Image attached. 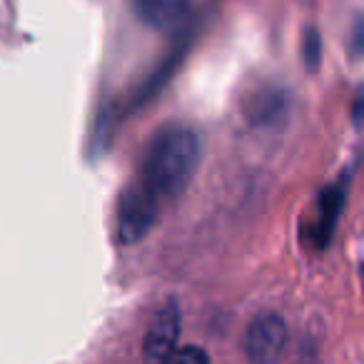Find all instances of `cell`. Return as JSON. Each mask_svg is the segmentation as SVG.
Instances as JSON below:
<instances>
[{"label": "cell", "instance_id": "obj_7", "mask_svg": "<svg viewBox=\"0 0 364 364\" xmlns=\"http://www.w3.org/2000/svg\"><path fill=\"white\" fill-rule=\"evenodd\" d=\"M170 364H210V357L200 347H182Z\"/></svg>", "mask_w": 364, "mask_h": 364}, {"label": "cell", "instance_id": "obj_1", "mask_svg": "<svg viewBox=\"0 0 364 364\" xmlns=\"http://www.w3.org/2000/svg\"><path fill=\"white\" fill-rule=\"evenodd\" d=\"M203 155V142L193 127L172 125L160 130L147 147L142 182L155 198H177L188 188Z\"/></svg>", "mask_w": 364, "mask_h": 364}, {"label": "cell", "instance_id": "obj_3", "mask_svg": "<svg viewBox=\"0 0 364 364\" xmlns=\"http://www.w3.org/2000/svg\"><path fill=\"white\" fill-rule=\"evenodd\" d=\"M287 347V324L279 314H259L245 332V354L252 364H277Z\"/></svg>", "mask_w": 364, "mask_h": 364}, {"label": "cell", "instance_id": "obj_4", "mask_svg": "<svg viewBox=\"0 0 364 364\" xmlns=\"http://www.w3.org/2000/svg\"><path fill=\"white\" fill-rule=\"evenodd\" d=\"M180 309L175 302H167L157 309L145 334V362L147 364H170L180 352Z\"/></svg>", "mask_w": 364, "mask_h": 364}, {"label": "cell", "instance_id": "obj_6", "mask_svg": "<svg viewBox=\"0 0 364 364\" xmlns=\"http://www.w3.org/2000/svg\"><path fill=\"white\" fill-rule=\"evenodd\" d=\"M132 3L142 21L160 31L175 28L190 11V0H132Z\"/></svg>", "mask_w": 364, "mask_h": 364}, {"label": "cell", "instance_id": "obj_8", "mask_svg": "<svg viewBox=\"0 0 364 364\" xmlns=\"http://www.w3.org/2000/svg\"><path fill=\"white\" fill-rule=\"evenodd\" d=\"M352 43H354V48H357V53H362V55H364V21H359Z\"/></svg>", "mask_w": 364, "mask_h": 364}, {"label": "cell", "instance_id": "obj_2", "mask_svg": "<svg viewBox=\"0 0 364 364\" xmlns=\"http://www.w3.org/2000/svg\"><path fill=\"white\" fill-rule=\"evenodd\" d=\"M157 203L145 182L137 180L125 195H122L120 210H117V235L125 245H135L150 232L152 223L157 218Z\"/></svg>", "mask_w": 364, "mask_h": 364}, {"label": "cell", "instance_id": "obj_5", "mask_svg": "<svg viewBox=\"0 0 364 364\" xmlns=\"http://www.w3.org/2000/svg\"><path fill=\"white\" fill-rule=\"evenodd\" d=\"M342 208H344V185H334V188L324 190L322 198H319V205H317V215L314 220L309 223V230H307V240L317 247H324L332 237V230L337 228V220L342 215Z\"/></svg>", "mask_w": 364, "mask_h": 364}]
</instances>
